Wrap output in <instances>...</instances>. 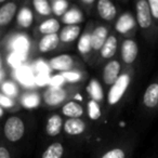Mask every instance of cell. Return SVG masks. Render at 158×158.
<instances>
[{
    "label": "cell",
    "mask_w": 158,
    "mask_h": 158,
    "mask_svg": "<svg viewBox=\"0 0 158 158\" xmlns=\"http://www.w3.org/2000/svg\"><path fill=\"white\" fill-rule=\"evenodd\" d=\"M25 130L26 128H25L24 120L15 115L8 117L2 128L5 139L11 143H16L22 140L25 134Z\"/></svg>",
    "instance_id": "6da1fadb"
},
{
    "label": "cell",
    "mask_w": 158,
    "mask_h": 158,
    "mask_svg": "<svg viewBox=\"0 0 158 158\" xmlns=\"http://www.w3.org/2000/svg\"><path fill=\"white\" fill-rule=\"evenodd\" d=\"M131 82V78H130L129 74H121L118 77L115 84L110 87V91L107 94V102L110 105H115L117 104L121 99H123V94L126 91L128 90V87L130 86Z\"/></svg>",
    "instance_id": "7a4b0ae2"
},
{
    "label": "cell",
    "mask_w": 158,
    "mask_h": 158,
    "mask_svg": "<svg viewBox=\"0 0 158 158\" xmlns=\"http://www.w3.org/2000/svg\"><path fill=\"white\" fill-rule=\"evenodd\" d=\"M136 9V23L142 29H147L153 23L151 10L146 0H139L135 3Z\"/></svg>",
    "instance_id": "3957f363"
},
{
    "label": "cell",
    "mask_w": 158,
    "mask_h": 158,
    "mask_svg": "<svg viewBox=\"0 0 158 158\" xmlns=\"http://www.w3.org/2000/svg\"><path fill=\"white\" fill-rule=\"evenodd\" d=\"M66 99V91L61 87L50 86L44 93V101L49 106H57Z\"/></svg>",
    "instance_id": "277c9868"
},
{
    "label": "cell",
    "mask_w": 158,
    "mask_h": 158,
    "mask_svg": "<svg viewBox=\"0 0 158 158\" xmlns=\"http://www.w3.org/2000/svg\"><path fill=\"white\" fill-rule=\"evenodd\" d=\"M139 54L138 44L134 40L126 39L121 44V59L125 64H132Z\"/></svg>",
    "instance_id": "5b68a950"
},
{
    "label": "cell",
    "mask_w": 158,
    "mask_h": 158,
    "mask_svg": "<svg viewBox=\"0 0 158 158\" xmlns=\"http://www.w3.org/2000/svg\"><path fill=\"white\" fill-rule=\"evenodd\" d=\"M120 69L121 66L118 61H110L105 65L103 70V80L105 85L107 86H113L115 84L118 77L120 76Z\"/></svg>",
    "instance_id": "8992f818"
},
{
    "label": "cell",
    "mask_w": 158,
    "mask_h": 158,
    "mask_svg": "<svg viewBox=\"0 0 158 158\" xmlns=\"http://www.w3.org/2000/svg\"><path fill=\"white\" fill-rule=\"evenodd\" d=\"M74 66V60L69 54H60L50 60V67L56 72L65 73L72 70Z\"/></svg>",
    "instance_id": "52a82bcc"
},
{
    "label": "cell",
    "mask_w": 158,
    "mask_h": 158,
    "mask_svg": "<svg viewBox=\"0 0 158 158\" xmlns=\"http://www.w3.org/2000/svg\"><path fill=\"white\" fill-rule=\"evenodd\" d=\"M18 12V5L15 2H6L0 7V27L7 26L11 23Z\"/></svg>",
    "instance_id": "ba28073f"
},
{
    "label": "cell",
    "mask_w": 158,
    "mask_h": 158,
    "mask_svg": "<svg viewBox=\"0 0 158 158\" xmlns=\"http://www.w3.org/2000/svg\"><path fill=\"white\" fill-rule=\"evenodd\" d=\"M63 129L65 133L69 135H79L84 133L86 129V123L80 118H68L63 123Z\"/></svg>",
    "instance_id": "9c48e42d"
},
{
    "label": "cell",
    "mask_w": 158,
    "mask_h": 158,
    "mask_svg": "<svg viewBox=\"0 0 158 158\" xmlns=\"http://www.w3.org/2000/svg\"><path fill=\"white\" fill-rule=\"evenodd\" d=\"M98 13L103 20L112 21L116 16V7L110 0H99L97 5Z\"/></svg>",
    "instance_id": "30bf717a"
},
{
    "label": "cell",
    "mask_w": 158,
    "mask_h": 158,
    "mask_svg": "<svg viewBox=\"0 0 158 158\" xmlns=\"http://www.w3.org/2000/svg\"><path fill=\"white\" fill-rule=\"evenodd\" d=\"M143 104L147 108H155L158 105V82L148 85L143 95Z\"/></svg>",
    "instance_id": "8fae6325"
},
{
    "label": "cell",
    "mask_w": 158,
    "mask_h": 158,
    "mask_svg": "<svg viewBox=\"0 0 158 158\" xmlns=\"http://www.w3.org/2000/svg\"><path fill=\"white\" fill-rule=\"evenodd\" d=\"M60 38L57 34H52V35H46L40 39L38 44V50L41 53H48L51 51L55 50L59 46Z\"/></svg>",
    "instance_id": "7c38bea8"
},
{
    "label": "cell",
    "mask_w": 158,
    "mask_h": 158,
    "mask_svg": "<svg viewBox=\"0 0 158 158\" xmlns=\"http://www.w3.org/2000/svg\"><path fill=\"white\" fill-rule=\"evenodd\" d=\"M107 39V29L104 26H98L94 31L91 33V44H92V50L99 51L103 47L105 40Z\"/></svg>",
    "instance_id": "4fadbf2b"
},
{
    "label": "cell",
    "mask_w": 158,
    "mask_h": 158,
    "mask_svg": "<svg viewBox=\"0 0 158 158\" xmlns=\"http://www.w3.org/2000/svg\"><path fill=\"white\" fill-rule=\"evenodd\" d=\"M63 129V119L60 115H52L49 117L46 125V132L50 136H56Z\"/></svg>",
    "instance_id": "5bb4252c"
},
{
    "label": "cell",
    "mask_w": 158,
    "mask_h": 158,
    "mask_svg": "<svg viewBox=\"0 0 158 158\" xmlns=\"http://www.w3.org/2000/svg\"><path fill=\"white\" fill-rule=\"evenodd\" d=\"M135 26V21L130 13H123L117 20L115 28L119 34H128L133 27Z\"/></svg>",
    "instance_id": "9a60e30c"
},
{
    "label": "cell",
    "mask_w": 158,
    "mask_h": 158,
    "mask_svg": "<svg viewBox=\"0 0 158 158\" xmlns=\"http://www.w3.org/2000/svg\"><path fill=\"white\" fill-rule=\"evenodd\" d=\"M62 114L68 118H80L84 115V108L77 102L70 101L64 104L62 107Z\"/></svg>",
    "instance_id": "2e32d148"
},
{
    "label": "cell",
    "mask_w": 158,
    "mask_h": 158,
    "mask_svg": "<svg viewBox=\"0 0 158 158\" xmlns=\"http://www.w3.org/2000/svg\"><path fill=\"white\" fill-rule=\"evenodd\" d=\"M79 34H80V27L78 25H68L61 31L59 38L64 44H69L78 38Z\"/></svg>",
    "instance_id": "e0dca14e"
},
{
    "label": "cell",
    "mask_w": 158,
    "mask_h": 158,
    "mask_svg": "<svg viewBox=\"0 0 158 158\" xmlns=\"http://www.w3.org/2000/svg\"><path fill=\"white\" fill-rule=\"evenodd\" d=\"M117 44H118V41H117V38L115 36H108L107 39L104 42L103 47L100 50L101 51V56L106 60L114 56L117 50Z\"/></svg>",
    "instance_id": "ac0fdd59"
},
{
    "label": "cell",
    "mask_w": 158,
    "mask_h": 158,
    "mask_svg": "<svg viewBox=\"0 0 158 158\" xmlns=\"http://www.w3.org/2000/svg\"><path fill=\"white\" fill-rule=\"evenodd\" d=\"M11 48L13 49V52L26 55L27 51H28V49H29L28 38L23 35V34L15 36L11 41Z\"/></svg>",
    "instance_id": "d6986e66"
},
{
    "label": "cell",
    "mask_w": 158,
    "mask_h": 158,
    "mask_svg": "<svg viewBox=\"0 0 158 158\" xmlns=\"http://www.w3.org/2000/svg\"><path fill=\"white\" fill-rule=\"evenodd\" d=\"M62 21H63V23L66 26H68V25H78V23L84 21V16H82V13L80 10H78L77 8H74V9L68 10L64 14L63 18H62Z\"/></svg>",
    "instance_id": "ffe728a7"
},
{
    "label": "cell",
    "mask_w": 158,
    "mask_h": 158,
    "mask_svg": "<svg viewBox=\"0 0 158 158\" xmlns=\"http://www.w3.org/2000/svg\"><path fill=\"white\" fill-rule=\"evenodd\" d=\"M38 31L40 34L44 36L46 35H52V34H56L60 31V23L55 19H48V20L44 21L38 27Z\"/></svg>",
    "instance_id": "44dd1931"
},
{
    "label": "cell",
    "mask_w": 158,
    "mask_h": 158,
    "mask_svg": "<svg viewBox=\"0 0 158 158\" xmlns=\"http://www.w3.org/2000/svg\"><path fill=\"white\" fill-rule=\"evenodd\" d=\"M64 155V146L62 143L54 142L50 144L42 153L41 158H62Z\"/></svg>",
    "instance_id": "7402d4cb"
},
{
    "label": "cell",
    "mask_w": 158,
    "mask_h": 158,
    "mask_svg": "<svg viewBox=\"0 0 158 158\" xmlns=\"http://www.w3.org/2000/svg\"><path fill=\"white\" fill-rule=\"evenodd\" d=\"M87 91L91 97V100H93V101L99 103V101L103 100V89L97 79H91L88 87H87Z\"/></svg>",
    "instance_id": "603a6c76"
},
{
    "label": "cell",
    "mask_w": 158,
    "mask_h": 158,
    "mask_svg": "<svg viewBox=\"0 0 158 158\" xmlns=\"http://www.w3.org/2000/svg\"><path fill=\"white\" fill-rule=\"evenodd\" d=\"M34 16H33V12L31 11V9L28 8H23L20 10L18 14V24L21 27H29L33 23Z\"/></svg>",
    "instance_id": "cb8c5ba5"
},
{
    "label": "cell",
    "mask_w": 158,
    "mask_h": 158,
    "mask_svg": "<svg viewBox=\"0 0 158 158\" xmlns=\"http://www.w3.org/2000/svg\"><path fill=\"white\" fill-rule=\"evenodd\" d=\"M78 51L82 54H87L92 50V44H91V34H84L79 38L78 44H77Z\"/></svg>",
    "instance_id": "d4e9b609"
},
{
    "label": "cell",
    "mask_w": 158,
    "mask_h": 158,
    "mask_svg": "<svg viewBox=\"0 0 158 158\" xmlns=\"http://www.w3.org/2000/svg\"><path fill=\"white\" fill-rule=\"evenodd\" d=\"M16 78L19 79L21 84L25 86H33L35 84V78L27 68H21L16 70Z\"/></svg>",
    "instance_id": "484cf974"
},
{
    "label": "cell",
    "mask_w": 158,
    "mask_h": 158,
    "mask_svg": "<svg viewBox=\"0 0 158 158\" xmlns=\"http://www.w3.org/2000/svg\"><path fill=\"white\" fill-rule=\"evenodd\" d=\"M33 6L36 11H37V13L42 16L50 15L51 11H52L50 7V3H49L47 0H34Z\"/></svg>",
    "instance_id": "4316f807"
},
{
    "label": "cell",
    "mask_w": 158,
    "mask_h": 158,
    "mask_svg": "<svg viewBox=\"0 0 158 158\" xmlns=\"http://www.w3.org/2000/svg\"><path fill=\"white\" fill-rule=\"evenodd\" d=\"M40 99L39 95L36 93H29V94H25L22 98V105L25 108H35L39 105Z\"/></svg>",
    "instance_id": "83f0119b"
},
{
    "label": "cell",
    "mask_w": 158,
    "mask_h": 158,
    "mask_svg": "<svg viewBox=\"0 0 158 158\" xmlns=\"http://www.w3.org/2000/svg\"><path fill=\"white\" fill-rule=\"evenodd\" d=\"M68 6L69 3L66 0H55L53 1L51 10L56 16H63L68 11Z\"/></svg>",
    "instance_id": "f1b7e54d"
},
{
    "label": "cell",
    "mask_w": 158,
    "mask_h": 158,
    "mask_svg": "<svg viewBox=\"0 0 158 158\" xmlns=\"http://www.w3.org/2000/svg\"><path fill=\"white\" fill-rule=\"evenodd\" d=\"M101 107H100L99 103L93 100H90L88 102V116L91 120H98L101 118Z\"/></svg>",
    "instance_id": "f546056e"
},
{
    "label": "cell",
    "mask_w": 158,
    "mask_h": 158,
    "mask_svg": "<svg viewBox=\"0 0 158 158\" xmlns=\"http://www.w3.org/2000/svg\"><path fill=\"white\" fill-rule=\"evenodd\" d=\"M0 89L2 91V94L7 95L9 98H13L18 95V87L15 86V84L12 81H5L1 84Z\"/></svg>",
    "instance_id": "4dcf8cb0"
},
{
    "label": "cell",
    "mask_w": 158,
    "mask_h": 158,
    "mask_svg": "<svg viewBox=\"0 0 158 158\" xmlns=\"http://www.w3.org/2000/svg\"><path fill=\"white\" fill-rule=\"evenodd\" d=\"M101 158H126V153L120 147H114L105 152Z\"/></svg>",
    "instance_id": "1f68e13d"
},
{
    "label": "cell",
    "mask_w": 158,
    "mask_h": 158,
    "mask_svg": "<svg viewBox=\"0 0 158 158\" xmlns=\"http://www.w3.org/2000/svg\"><path fill=\"white\" fill-rule=\"evenodd\" d=\"M26 59V55L20 54V53L16 52H12L11 54L9 55V59H8V62L11 66L13 67H19V66L22 64L23 61H25Z\"/></svg>",
    "instance_id": "d6a6232c"
},
{
    "label": "cell",
    "mask_w": 158,
    "mask_h": 158,
    "mask_svg": "<svg viewBox=\"0 0 158 158\" xmlns=\"http://www.w3.org/2000/svg\"><path fill=\"white\" fill-rule=\"evenodd\" d=\"M61 76L63 77L64 81H68V82H77L80 80V74L77 72H73V70H69V72H65L62 73Z\"/></svg>",
    "instance_id": "836d02e7"
},
{
    "label": "cell",
    "mask_w": 158,
    "mask_h": 158,
    "mask_svg": "<svg viewBox=\"0 0 158 158\" xmlns=\"http://www.w3.org/2000/svg\"><path fill=\"white\" fill-rule=\"evenodd\" d=\"M14 106L13 99L0 93V107L1 108H12Z\"/></svg>",
    "instance_id": "e575fe53"
},
{
    "label": "cell",
    "mask_w": 158,
    "mask_h": 158,
    "mask_svg": "<svg viewBox=\"0 0 158 158\" xmlns=\"http://www.w3.org/2000/svg\"><path fill=\"white\" fill-rule=\"evenodd\" d=\"M147 2H148V7L151 10L152 18L158 20V0H149Z\"/></svg>",
    "instance_id": "d590c367"
},
{
    "label": "cell",
    "mask_w": 158,
    "mask_h": 158,
    "mask_svg": "<svg viewBox=\"0 0 158 158\" xmlns=\"http://www.w3.org/2000/svg\"><path fill=\"white\" fill-rule=\"evenodd\" d=\"M63 81H64L63 77H62L61 75H57V76H54V77H52V78L50 79V86L60 87Z\"/></svg>",
    "instance_id": "8d00e7d4"
},
{
    "label": "cell",
    "mask_w": 158,
    "mask_h": 158,
    "mask_svg": "<svg viewBox=\"0 0 158 158\" xmlns=\"http://www.w3.org/2000/svg\"><path fill=\"white\" fill-rule=\"evenodd\" d=\"M0 158H12L9 148L6 145H0Z\"/></svg>",
    "instance_id": "74e56055"
},
{
    "label": "cell",
    "mask_w": 158,
    "mask_h": 158,
    "mask_svg": "<svg viewBox=\"0 0 158 158\" xmlns=\"http://www.w3.org/2000/svg\"><path fill=\"white\" fill-rule=\"evenodd\" d=\"M37 70H38V73H39V74H47L48 67H47V65L44 63L39 62V63L37 64Z\"/></svg>",
    "instance_id": "f35d334b"
},
{
    "label": "cell",
    "mask_w": 158,
    "mask_h": 158,
    "mask_svg": "<svg viewBox=\"0 0 158 158\" xmlns=\"http://www.w3.org/2000/svg\"><path fill=\"white\" fill-rule=\"evenodd\" d=\"M2 78H3V72L2 69H0V81L2 80Z\"/></svg>",
    "instance_id": "ab89813d"
},
{
    "label": "cell",
    "mask_w": 158,
    "mask_h": 158,
    "mask_svg": "<svg viewBox=\"0 0 158 158\" xmlns=\"http://www.w3.org/2000/svg\"><path fill=\"white\" fill-rule=\"evenodd\" d=\"M2 115H3V108L0 107V117L2 116Z\"/></svg>",
    "instance_id": "60d3db41"
},
{
    "label": "cell",
    "mask_w": 158,
    "mask_h": 158,
    "mask_svg": "<svg viewBox=\"0 0 158 158\" xmlns=\"http://www.w3.org/2000/svg\"><path fill=\"white\" fill-rule=\"evenodd\" d=\"M1 66H2V60H1V55H0V69H1Z\"/></svg>",
    "instance_id": "b9f144b4"
},
{
    "label": "cell",
    "mask_w": 158,
    "mask_h": 158,
    "mask_svg": "<svg viewBox=\"0 0 158 158\" xmlns=\"http://www.w3.org/2000/svg\"><path fill=\"white\" fill-rule=\"evenodd\" d=\"M0 37H1V33H0Z\"/></svg>",
    "instance_id": "7bdbcfd3"
}]
</instances>
